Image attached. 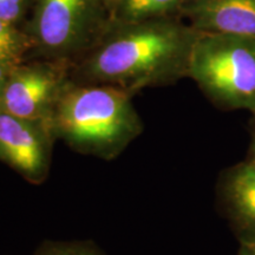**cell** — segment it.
Masks as SVG:
<instances>
[{"instance_id": "52a82bcc", "label": "cell", "mask_w": 255, "mask_h": 255, "mask_svg": "<svg viewBox=\"0 0 255 255\" xmlns=\"http://www.w3.org/2000/svg\"><path fill=\"white\" fill-rule=\"evenodd\" d=\"M216 201L240 245L255 248V169L244 161L223 170Z\"/></svg>"}, {"instance_id": "3957f363", "label": "cell", "mask_w": 255, "mask_h": 255, "mask_svg": "<svg viewBox=\"0 0 255 255\" xmlns=\"http://www.w3.org/2000/svg\"><path fill=\"white\" fill-rule=\"evenodd\" d=\"M189 78L219 109L255 114V38L201 32Z\"/></svg>"}, {"instance_id": "7a4b0ae2", "label": "cell", "mask_w": 255, "mask_h": 255, "mask_svg": "<svg viewBox=\"0 0 255 255\" xmlns=\"http://www.w3.org/2000/svg\"><path fill=\"white\" fill-rule=\"evenodd\" d=\"M132 97L111 85L70 81L51 115L53 135L82 155L119 157L144 129Z\"/></svg>"}, {"instance_id": "8992f818", "label": "cell", "mask_w": 255, "mask_h": 255, "mask_svg": "<svg viewBox=\"0 0 255 255\" xmlns=\"http://www.w3.org/2000/svg\"><path fill=\"white\" fill-rule=\"evenodd\" d=\"M56 141L49 122L24 119L0 108V161L27 182H45Z\"/></svg>"}, {"instance_id": "ba28073f", "label": "cell", "mask_w": 255, "mask_h": 255, "mask_svg": "<svg viewBox=\"0 0 255 255\" xmlns=\"http://www.w3.org/2000/svg\"><path fill=\"white\" fill-rule=\"evenodd\" d=\"M181 18L203 33L255 38V0H188Z\"/></svg>"}, {"instance_id": "8fae6325", "label": "cell", "mask_w": 255, "mask_h": 255, "mask_svg": "<svg viewBox=\"0 0 255 255\" xmlns=\"http://www.w3.org/2000/svg\"><path fill=\"white\" fill-rule=\"evenodd\" d=\"M34 255H105L92 241H50L37 248Z\"/></svg>"}, {"instance_id": "5b68a950", "label": "cell", "mask_w": 255, "mask_h": 255, "mask_svg": "<svg viewBox=\"0 0 255 255\" xmlns=\"http://www.w3.org/2000/svg\"><path fill=\"white\" fill-rule=\"evenodd\" d=\"M70 64L46 59L18 64L6 81L0 108L24 119L50 123L57 102L70 82Z\"/></svg>"}, {"instance_id": "9c48e42d", "label": "cell", "mask_w": 255, "mask_h": 255, "mask_svg": "<svg viewBox=\"0 0 255 255\" xmlns=\"http://www.w3.org/2000/svg\"><path fill=\"white\" fill-rule=\"evenodd\" d=\"M188 0H119L110 14L117 23L149 20V19L181 17Z\"/></svg>"}, {"instance_id": "277c9868", "label": "cell", "mask_w": 255, "mask_h": 255, "mask_svg": "<svg viewBox=\"0 0 255 255\" xmlns=\"http://www.w3.org/2000/svg\"><path fill=\"white\" fill-rule=\"evenodd\" d=\"M109 21L104 0H34L23 26L33 44L30 59L72 65L97 43Z\"/></svg>"}, {"instance_id": "2e32d148", "label": "cell", "mask_w": 255, "mask_h": 255, "mask_svg": "<svg viewBox=\"0 0 255 255\" xmlns=\"http://www.w3.org/2000/svg\"><path fill=\"white\" fill-rule=\"evenodd\" d=\"M117 1H119V0H104L105 5H107L108 9H109L110 14H111V11H113V9H114L115 5H116V2H117Z\"/></svg>"}, {"instance_id": "7c38bea8", "label": "cell", "mask_w": 255, "mask_h": 255, "mask_svg": "<svg viewBox=\"0 0 255 255\" xmlns=\"http://www.w3.org/2000/svg\"><path fill=\"white\" fill-rule=\"evenodd\" d=\"M33 2L34 0H0V19L20 26Z\"/></svg>"}, {"instance_id": "9a60e30c", "label": "cell", "mask_w": 255, "mask_h": 255, "mask_svg": "<svg viewBox=\"0 0 255 255\" xmlns=\"http://www.w3.org/2000/svg\"><path fill=\"white\" fill-rule=\"evenodd\" d=\"M238 255H255V248L245 246V245H240Z\"/></svg>"}, {"instance_id": "6da1fadb", "label": "cell", "mask_w": 255, "mask_h": 255, "mask_svg": "<svg viewBox=\"0 0 255 255\" xmlns=\"http://www.w3.org/2000/svg\"><path fill=\"white\" fill-rule=\"evenodd\" d=\"M201 32L181 17L117 23L110 20L97 43L70 68V81L104 84L135 96L146 88L189 78Z\"/></svg>"}, {"instance_id": "30bf717a", "label": "cell", "mask_w": 255, "mask_h": 255, "mask_svg": "<svg viewBox=\"0 0 255 255\" xmlns=\"http://www.w3.org/2000/svg\"><path fill=\"white\" fill-rule=\"evenodd\" d=\"M32 50L33 44L23 27L0 19V60L18 65L30 59Z\"/></svg>"}, {"instance_id": "5bb4252c", "label": "cell", "mask_w": 255, "mask_h": 255, "mask_svg": "<svg viewBox=\"0 0 255 255\" xmlns=\"http://www.w3.org/2000/svg\"><path fill=\"white\" fill-rule=\"evenodd\" d=\"M14 66L15 65H11V64L0 60V96H1V92L4 90V87L6 84V81H7L9 73H11L12 69H13Z\"/></svg>"}, {"instance_id": "4fadbf2b", "label": "cell", "mask_w": 255, "mask_h": 255, "mask_svg": "<svg viewBox=\"0 0 255 255\" xmlns=\"http://www.w3.org/2000/svg\"><path fill=\"white\" fill-rule=\"evenodd\" d=\"M250 148H248L247 158L245 161L255 169V114H252V119L250 121Z\"/></svg>"}]
</instances>
